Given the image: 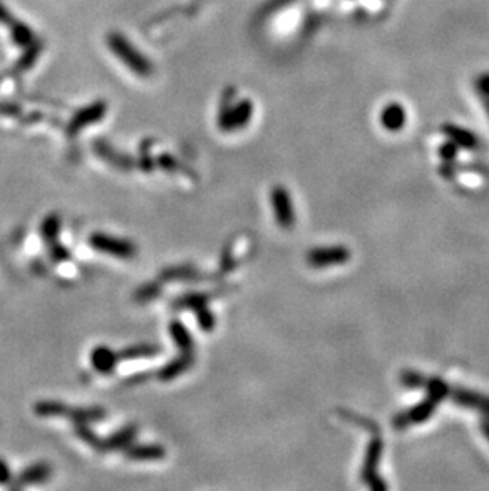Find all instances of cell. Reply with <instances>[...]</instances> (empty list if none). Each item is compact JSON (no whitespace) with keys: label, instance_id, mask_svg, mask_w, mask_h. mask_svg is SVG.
Returning <instances> with one entry per match:
<instances>
[{"label":"cell","instance_id":"cell-9","mask_svg":"<svg viewBox=\"0 0 489 491\" xmlns=\"http://www.w3.org/2000/svg\"><path fill=\"white\" fill-rule=\"evenodd\" d=\"M380 123L389 132H399L405 127L407 111L399 102H389L383 106L380 113Z\"/></svg>","mask_w":489,"mask_h":491},{"label":"cell","instance_id":"cell-15","mask_svg":"<svg viewBox=\"0 0 489 491\" xmlns=\"http://www.w3.org/2000/svg\"><path fill=\"white\" fill-rule=\"evenodd\" d=\"M170 334H172L176 345H178L183 352H191V348L194 347L193 339H191L189 332L183 323L173 322L172 324H170Z\"/></svg>","mask_w":489,"mask_h":491},{"label":"cell","instance_id":"cell-17","mask_svg":"<svg viewBox=\"0 0 489 491\" xmlns=\"http://www.w3.org/2000/svg\"><path fill=\"white\" fill-rule=\"evenodd\" d=\"M11 27V39L13 41H16L18 45H27L32 39V32L27 26L19 24L16 21H11L9 24Z\"/></svg>","mask_w":489,"mask_h":491},{"label":"cell","instance_id":"cell-16","mask_svg":"<svg viewBox=\"0 0 489 491\" xmlns=\"http://www.w3.org/2000/svg\"><path fill=\"white\" fill-rule=\"evenodd\" d=\"M133 436H136V428H127L118 432L110 440H107V442H104V450H107V448H121L129 444Z\"/></svg>","mask_w":489,"mask_h":491},{"label":"cell","instance_id":"cell-6","mask_svg":"<svg viewBox=\"0 0 489 491\" xmlns=\"http://www.w3.org/2000/svg\"><path fill=\"white\" fill-rule=\"evenodd\" d=\"M448 395H451V400L456 405L477 410L485 417H489V396L488 395H481L478 393V391H472L465 388H455L453 391H450Z\"/></svg>","mask_w":489,"mask_h":491},{"label":"cell","instance_id":"cell-24","mask_svg":"<svg viewBox=\"0 0 489 491\" xmlns=\"http://www.w3.org/2000/svg\"><path fill=\"white\" fill-rule=\"evenodd\" d=\"M11 21H13V19H11V15L9 13V10H6L2 4H0V23L10 24Z\"/></svg>","mask_w":489,"mask_h":491},{"label":"cell","instance_id":"cell-20","mask_svg":"<svg viewBox=\"0 0 489 491\" xmlns=\"http://www.w3.org/2000/svg\"><path fill=\"white\" fill-rule=\"evenodd\" d=\"M13 479H15V477H13L9 462H6L4 458H0V485L9 487L13 482Z\"/></svg>","mask_w":489,"mask_h":491},{"label":"cell","instance_id":"cell-23","mask_svg":"<svg viewBox=\"0 0 489 491\" xmlns=\"http://www.w3.org/2000/svg\"><path fill=\"white\" fill-rule=\"evenodd\" d=\"M49 254H51V258L54 261H64V259L70 258V253L67 252V248H64L62 245H59L58 242L51 244V252H49Z\"/></svg>","mask_w":489,"mask_h":491},{"label":"cell","instance_id":"cell-14","mask_svg":"<svg viewBox=\"0 0 489 491\" xmlns=\"http://www.w3.org/2000/svg\"><path fill=\"white\" fill-rule=\"evenodd\" d=\"M59 231H61V218H59V215H56V213L48 215L40 226L41 237H44V240L46 242L48 245H51V244H54L56 240H58Z\"/></svg>","mask_w":489,"mask_h":491},{"label":"cell","instance_id":"cell-10","mask_svg":"<svg viewBox=\"0 0 489 491\" xmlns=\"http://www.w3.org/2000/svg\"><path fill=\"white\" fill-rule=\"evenodd\" d=\"M442 132L458 148L470 149V152H472V149H477L478 148L477 135H475L473 132H470L469 129H465V127H460V126L453 124V123H445L442 126Z\"/></svg>","mask_w":489,"mask_h":491},{"label":"cell","instance_id":"cell-1","mask_svg":"<svg viewBox=\"0 0 489 491\" xmlns=\"http://www.w3.org/2000/svg\"><path fill=\"white\" fill-rule=\"evenodd\" d=\"M424 387H426L428 390L426 400L415 405V407H412L410 410L403 412V414L395 417L393 422L394 428L403 430V428H408V426L424 423L426 420L432 417V414H434L440 401L445 400L450 393V387L440 379H428L426 385Z\"/></svg>","mask_w":489,"mask_h":491},{"label":"cell","instance_id":"cell-18","mask_svg":"<svg viewBox=\"0 0 489 491\" xmlns=\"http://www.w3.org/2000/svg\"><path fill=\"white\" fill-rule=\"evenodd\" d=\"M426 377H424L423 374L420 372H415V371H403L400 374V383L403 387H407V388H421L426 385Z\"/></svg>","mask_w":489,"mask_h":491},{"label":"cell","instance_id":"cell-21","mask_svg":"<svg viewBox=\"0 0 489 491\" xmlns=\"http://www.w3.org/2000/svg\"><path fill=\"white\" fill-rule=\"evenodd\" d=\"M438 153H440L442 156V159L445 162H451L453 159L456 158V154H458V147L453 144V142H446V144H443L440 147V149H438Z\"/></svg>","mask_w":489,"mask_h":491},{"label":"cell","instance_id":"cell-12","mask_svg":"<svg viewBox=\"0 0 489 491\" xmlns=\"http://www.w3.org/2000/svg\"><path fill=\"white\" fill-rule=\"evenodd\" d=\"M193 354L191 352H183L181 357H178L176 359H173L170 364H167L166 367H162L159 371V379L161 380H172L175 377H178L180 374L186 372L188 369L193 366Z\"/></svg>","mask_w":489,"mask_h":491},{"label":"cell","instance_id":"cell-26","mask_svg":"<svg viewBox=\"0 0 489 491\" xmlns=\"http://www.w3.org/2000/svg\"><path fill=\"white\" fill-rule=\"evenodd\" d=\"M485 106H486V113H488V116H489V101H485Z\"/></svg>","mask_w":489,"mask_h":491},{"label":"cell","instance_id":"cell-4","mask_svg":"<svg viewBox=\"0 0 489 491\" xmlns=\"http://www.w3.org/2000/svg\"><path fill=\"white\" fill-rule=\"evenodd\" d=\"M89 244L94 247L96 250L118 256V258L127 259L133 258V256L137 254V247L133 245L132 242L105 236V234H94V236H91Z\"/></svg>","mask_w":489,"mask_h":491},{"label":"cell","instance_id":"cell-7","mask_svg":"<svg viewBox=\"0 0 489 491\" xmlns=\"http://www.w3.org/2000/svg\"><path fill=\"white\" fill-rule=\"evenodd\" d=\"M51 474H53V469L48 462H35V465L23 469L21 474L13 479V482L9 487L19 490L27 485H37V483L46 482L49 477H51Z\"/></svg>","mask_w":489,"mask_h":491},{"label":"cell","instance_id":"cell-2","mask_svg":"<svg viewBox=\"0 0 489 491\" xmlns=\"http://www.w3.org/2000/svg\"><path fill=\"white\" fill-rule=\"evenodd\" d=\"M383 440L381 437L377 434V431H373V437L370 440V444L367 447V452H366V458H364V466H363V480L367 483L368 487L373 488V490H386L385 482L380 479L378 475V465L381 461L383 457Z\"/></svg>","mask_w":489,"mask_h":491},{"label":"cell","instance_id":"cell-19","mask_svg":"<svg viewBox=\"0 0 489 491\" xmlns=\"http://www.w3.org/2000/svg\"><path fill=\"white\" fill-rule=\"evenodd\" d=\"M475 89L483 101H489V72L481 74L475 80Z\"/></svg>","mask_w":489,"mask_h":491},{"label":"cell","instance_id":"cell-22","mask_svg":"<svg viewBox=\"0 0 489 491\" xmlns=\"http://www.w3.org/2000/svg\"><path fill=\"white\" fill-rule=\"evenodd\" d=\"M161 293V288L158 284H148V287L141 288L138 293H137V299H141V301H148V299H151L154 296H158ZM140 301V302H141Z\"/></svg>","mask_w":489,"mask_h":491},{"label":"cell","instance_id":"cell-25","mask_svg":"<svg viewBox=\"0 0 489 491\" xmlns=\"http://www.w3.org/2000/svg\"><path fill=\"white\" fill-rule=\"evenodd\" d=\"M480 428H481V432L485 434V437L488 439V442H489V417H485L483 422L480 423Z\"/></svg>","mask_w":489,"mask_h":491},{"label":"cell","instance_id":"cell-11","mask_svg":"<svg viewBox=\"0 0 489 491\" xmlns=\"http://www.w3.org/2000/svg\"><path fill=\"white\" fill-rule=\"evenodd\" d=\"M119 359V354L110 350L109 347H97L91 354L92 366L97 372L101 374H110L113 369L116 367V362Z\"/></svg>","mask_w":489,"mask_h":491},{"label":"cell","instance_id":"cell-13","mask_svg":"<svg viewBox=\"0 0 489 491\" xmlns=\"http://www.w3.org/2000/svg\"><path fill=\"white\" fill-rule=\"evenodd\" d=\"M166 450L161 445H138L127 450V457L132 460H161Z\"/></svg>","mask_w":489,"mask_h":491},{"label":"cell","instance_id":"cell-3","mask_svg":"<svg viewBox=\"0 0 489 491\" xmlns=\"http://www.w3.org/2000/svg\"><path fill=\"white\" fill-rule=\"evenodd\" d=\"M351 258V253L346 247L336 245V247H321L313 248L307 254V261L311 267L324 269L331 266L345 264Z\"/></svg>","mask_w":489,"mask_h":491},{"label":"cell","instance_id":"cell-5","mask_svg":"<svg viewBox=\"0 0 489 491\" xmlns=\"http://www.w3.org/2000/svg\"><path fill=\"white\" fill-rule=\"evenodd\" d=\"M272 204L276 222H278L280 227H283V229H291V227L294 226L296 215L288 191L283 187H276L272 191Z\"/></svg>","mask_w":489,"mask_h":491},{"label":"cell","instance_id":"cell-8","mask_svg":"<svg viewBox=\"0 0 489 491\" xmlns=\"http://www.w3.org/2000/svg\"><path fill=\"white\" fill-rule=\"evenodd\" d=\"M207 299L208 294H188L181 299H176L175 302V307L180 309V307H189V309H196L197 312V318H199V324L203 331H211L215 326V318L210 315V312L205 309V304H207Z\"/></svg>","mask_w":489,"mask_h":491}]
</instances>
